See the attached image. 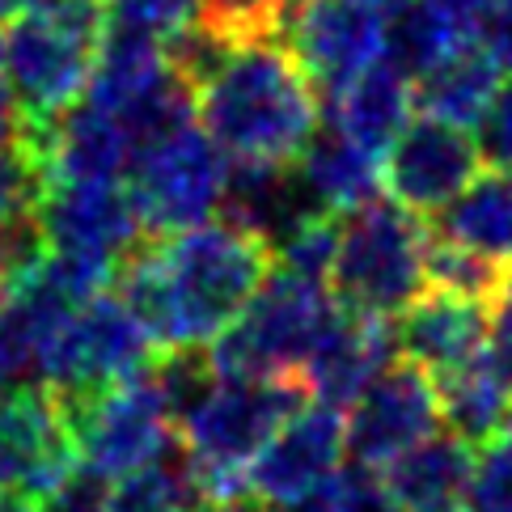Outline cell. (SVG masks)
Here are the masks:
<instances>
[{"mask_svg":"<svg viewBox=\"0 0 512 512\" xmlns=\"http://www.w3.org/2000/svg\"><path fill=\"white\" fill-rule=\"evenodd\" d=\"M474 144H479L483 166L512 170V81H500L496 98L487 102L483 119L474 123Z\"/></svg>","mask_w":512,"mask_h":512,"instance_id":"obj_33","label":"cell"},{"mask_svg":"<svg viewBox=\"0 0 512 512\" xmlns=\"http://www.w3.org/2000/svg\"><path fill=\"white\" fill-rule=\"evenodd\" d=\"M309 398L301 377L237 381L212 377L187 411L174 419L178 449L187 453L191 483L204 500H250L246 466L263 441Z\"/></svg>","mask_w":512,"mask_h":512,"instance_id":"obj_3","label":"cell"},{"mask_svg":"<svg viewBox=\"0 0 512 512\" xmlns=\"http://www.w3.org/2000/svg\"><path fill=\"white\" fill-rule=\"evenodd\" d=\"M369 5H377L381 13H386V17H390V13H394V9L402 5V0H369Z\"/></svg>","mask_w":512,"mask_h":512,"instance_id":"obj_42","label":"cell"},{"mask_svg":"<svg viewBox=\"0 0 512 512\" xmlns=\"http://www.w3.org/2000/svg\"><path fill=\"white\" fill-rule=\"evenodd\" d=\"M77 466L68 415L47 386L0 390V491L39 504Z\"/></svg>","mask_w":512,"mask_h":512,"instance_id":"obj_14","label":"cell"},{"mask_svg":"<svg viewBox=\"0 0 512 512\" xmlns=\"http://www.w3.org/2000/svg\"><path fill=\"white\" fill-rule=\"evenodd\" d=\"M504 301H508V305H512V280H508V292H504Z\"/></svg>","mask_w":512,"mask_h":512,"instance_id":"obj_43","label":"cell"},{"mask_svg":"<svg viewBox=\"0 0 512 512\" xmlns=\"http://www.w3.org/2000/svg\"><path fill=\"white\" fill-rule=\"evenodd\" d=\"M314 5V0H276V22H280V39H284V30L297 22V17Z\"/></svg>","mask_w":512,"mask_h":512,"instance_id":"obj_39","label":"cell"},{"mask_svg":"<svg viewBox=\"0 0 512 512\" xmlns=\"http://www.w3.org/2000/svg\"><path fill=\"white\" fill-rule=\"evenodd\" d=\"M483 170L474 132L445 119H407V127L381 153V187L398 208L432 221L445 204H453L462 187Z\"/></svg>","mask_w":512,"mask_h":512,"instance_id":"obj_12","label":"cell"},{"mask_svg":"<svg viewBox=\"0 0 512 512\" xmlns=\"http://www.w3.org/2000/svg\"><path fill=\"white\" fill-rule=\"evenodd\" d=\"M0 47H5V30H0Z\"/></svg>","mask_w":512,"mask_h":512,"instance_id":"obj_46","label":"cell"},{"mask_svg":"<svg viewBox=\"0 0 512 512\" xmlns=\"http://www.w3.org/2000/svg\"><path fill=\"white\" fill-rule=\"evenodd\" d=\"M195 512H254L250 500H204Z\"/></svg>","mask_w":512,"mask_h":512,"instance_id":"obj_40","label":"cell"},{"mask_svg":"<svg viewBox=\"0 0 512 512\" xmlns=\"http://www.w3.org/2000/svg\"><path fill=\"white\" fill-rule=\"evenodd\" d=\"M504 428H508V432H512V415H508V424H504Z\"/></svg>","mask_w":512,"mask_h":512,"instance_id":"obj_47","label":"cell"},{"mask_svg":"<svg viewBox=\"0 0 512 512\" xmlns=\"http://www.w3.org/2000/svg\"><path fill=\"white\" fill-rule=\"evenodd\" d=\"M60 407L68 415L77 462L106 474L111 483L153 466L174 445V419L161 402L149 369L81 402H60Z\"/></svg>","mask_w":512,"mask_h":512,"instance_id":"obj_9","label":"cell"},{"mask_svg":"<svg viewBox=\"0 0 512 512\" xmlns=\"http://www.w3.org/2000/svg\"><path fill=\"white\" fill-rule=\"evenodd\" d=\"M195 22L212 26L233 43L246 39H280L276 0H195Z\"/></svg>","mask_w":512,"mask_h":512,"instance_id":"obj_30","label":"cell"},{"mask_svg":"<svg viewBox=\"0 0 512 512\" xmlns=\"http://www.w3.org/2000/svg\"><path fill=\"white\" fill-rule=\"evenodd\" d=\"M347 457V428L343 411L326 407L318 398H305L284 424L263 441V449L246 466L250 500L263 504H292L322 487Z\"/></svg>","mask_w":512,"mask_h":512,"instance_id":"obj_13","label":"cell"},{"mask_svg":"<svg viewBox=\"0 0 512 512\" xmlns=\"http://www.w3.org/2000/svg\"><path fill=\"white\" fill-rule=\"evenodd\" d=\"M470 43V30L441 5V0H402L386 17V47L381 60L394 64L402 77H424L457 47Z\"/></svg>","mask_w":512,"mask_h":512,"instance_id":"obj_24","label":"cell"},{"mask_svg":"<svg viewBox=\"0 0 512 512\" xmlns=\"http://www.w3.org/2000/svg\"><path fill=\"white\" fill-rule=\"evenodd\" d=\"M424 271H428V284L432 288H445V292H457L466 301H479L487 309H496L508 292V280L512 271L508 267H496L470 254L462 246H449L441 237L428 233V250H424Z\"/></svg>","mask_w":512,"mask_h":512,"instance_id":"obj_27","label":"cell"},{"mask_svg":"<svg viewBox=\"0 0 512 512\" xmlns=\"http://www.w3.org/2000/svg\"><path fill=\"white\" fill-rule=\"evenodd\" d=\"M106 30L136 34L166 47L195 22V0H102Z\"/></svg>","mask_w":512,"mask_h":512,"instance_id":"obj_28","label":"cell"},{"mask_svg":"<svg viewBox=\"0 0 512 512\" xmlns=\"http://www.w3.org/2000/svg\"><path fill=\"white\" fill-rule=\"evenodd\" d=\"M436 402H441L445 432H453L457 441H466L470 449H479L491 436H500L512 415V394L483 364V356H474L462 369L436 377Z\"/></svg>","mask_w":512,"mask_h":512,"instance_id":"obj_25","label":"cell"},{"mask_svg":"<svg viewBox=\"0 0 512 512\" xmlns=\"http://www.w3.org/2000/svg\"><path fill=\"white\" fill-rule=\"evenodd\" d=\"M347 457L356 466L386 470L398 453L424 441L441 428V402H436V377L419 364L394 356L360 398L343 411Z\"/></svg>","mask_w":512,"mask_h":512,"instance_id":"obj_11","label":"cell"},{"mask_svg":"<svg viewBox=\"0 0 512 512\" xmlns=\"http://www.w3.org/2000/svg\"><path fill=\"white\" fill-rule=\"evenodd\" d=\"M462 512H512V432L508 428L474 449Z\"/></svg>","mask_w":512,"mask_h":512,"instance_id":"obj_29","label":"cell"},{"mask_svg":"<svg viewBox=\"0 0 512 512\" xmlns=\"http://www.w3.org/2000/svg\"><path fill=\"white\" fill-rule=\"evenodd\" d=\"M415 89V111L428 119H445L474 132V123L483 119L487 102L500 89V72L474 43L457 47L453 56H445L436 68H428L424 77L411 81Z\"/></svg>","mask_w":512,"mask_h":512,"instance_id":"obj_23","label":"cell"},{"mask_svg":"<svg viewBox=\"0 0 512 512\" xmlns=\"http://www.w3.org/2000/svg\"><path fill=\"white\" fill-rule=\"evenodd\" d=\"M26 144L39 157L43 178L123 182V170L132 161V140H127L119 119L85 98L64 106L56 119L34 127V132L26 127Z\"/></svg>","mask_w":512,"mask_h":512,"instance_id":"obj_18","label":"cell"},{"mask_svg":"<svg viewBox=\"0 0 512 512\" xmlns=\"http://www.w3.org/2000/svg\"><path fill=\"white\" fill-rule=\"evenodd\" d=\"M106 491H111V479H106V474H98V470H89L85 462H77V466H72L64 479L39 500V508H43V512H102Z\"/></svg>","mask_w":512,"mask_h":512,"instance_id":"obj_34","label":"cell"},{"mask_svg":"<svg viewBox=\"0 0 512 512\" xmlns=\"http://www.w3.org/2000/svg\"><path fill=\"white\" fill-rule=\"evenodd\" d=\"M271 512H284V508H271Z\"/></svg>","mask_w":512,"mask_h":512,"instance_id":"obj_48","label":"cell"},{"mask_svg":"<svg viewBox=\"0 0 512 512\" xmlns=\"http://www.w3.org/2000/svg\"><path fill=\"white\" fill-rule=\"evenodd\" d=\"M161 347L119 292L102 288L56 322L39 356V386L60 402H81L106 386L140 377Z\"/></svg>","mask_w":512,"mask_h":512,"instance_id":"obj_7","label":"cell"},{"mask_svg":"<svg viewBox=\"0 0 512 512\" xmlns=\"http://www.w3.org/2000/svg\"><path fill=\"white\" fill-rule=\"evenodd\" d=\"M199 127L229 161L292 166L322 123V94L284 39L233 43L191 94Z\"/></svg>","mask_w":512,"mask_h":512,"instance_id":"obj_2","label":"cell"},{"mask_svg":"<svg viewBox=\"0 0 512 512\" xmlns=\"http://www.w3.org/2000/svg\"><path fill=\"white\" fill-rule=\"evenodd\" d=\"M102 30V0H39L26 13L9 17L0 72L30 132L85 94Z\"/></svg>","mask_w":512,"mask_h":512,"instance_id":"obj_4","label":"cell"},{"mask_svg":"<svg viewBox=\"0 0 512 512\" xmlns=\"http://www.w3.org/2000/svg\"><path fill=\"white\" fill-rule=\"evenodd\" d=\"M470 43L496 64L500 77H512V0H487Z\"/></svg>","mask_w":512,"mask_h":512,"instance_id":"obj_35","label":"cell"},{"mask_svg":"<svg viewBox=\"0 0 512 512\" xmlns=\"http://www.w3.org/2000/svg\"><path fill=\"white\" fill-rule=\"evenodd\" d=\"M199 504V491L191 483L187 453L174 445L157 457L153 466H144L136 474H123L106 491L102 512H191Z\"/></svg>","mask_w":512,"mask_h":512,"instance_id":"obj_26","label":"cell"},{"mask_svg":"<svg viewBox=\"0 0 512 512\" xmlns=\"http://www.w3.org/2000/svg\"><path fill=\"white\" fill-rule=\"evenodd\" d=\"M26 512H43V508H39V504H34V508H26Z\"/></svg>","mask_w":512,"mask_h":512,"instance_id":"obj_45","label":"cell"},{"mask_svg":"<svg viewBox=\"0 0 512 512\" xmlns=\"http://www.w3.org/2000/svg\"><path fill=\"white\" fill-rule=\"evenodd\" d=\"M411 115H415L411 77H402L386 60H373L347 85H339L335 94L322 98V123L377 157L390 149V140L407 127Z\"/></svg>","mask_w":512,"mask_h":512,"instance_id":"obj_19","label":"cell"},{"mask_svg":"<svg viewBox=\"0 0 512 512\" xmlns=\"http://www.w3.org/2000/svg\"><path fill=\"white\" fill-rule=\"evenodd\" d=\"M326 487H331L335 512H402V504L394 500L386 479L369 466L352 462L347 470H335L331 479H326Z\"/></svg>","mask_w":512,"mask_h":512,"instance_id":"obj_32","label":"cell"},{"mask_svg":"<svg viewBox=\"0 0 512 512\" xmlns=\"http://www.w3.org/2000/svg\"><path fill=\"white\" fill-rule=\"evenodd\" d=\"M491 331V309L479 301H466L445 288H424L411 305H402L390 318L394 352L402 360L419 364L432 377H445L462 369L483 352Z\"/></svg>","mask_w":512,"mask_h":512,"instance_id":"obj_16","label":"cell"},{"mask_svg":"<svg viewBox=\"0 0 512 512\" xmlns=\"http://www.w3.org/2000/svg\"><path fill=\"white\" fill-rule=\"evenodd\" d=\"M424 250L428 225L415 212L398 208L394 199L373 195L369 204L339 221V246L326 284L335 301L356 314L394 318L428 288Z\"/></svg>","mask_w":512,"mask_h":512,"instance_id":"obj_6","label":"cell"},{"mask_svg":"<svg viewBox=\"0 0 512 512\" xmlns=\"http://www.w3.org/2000/svg\"><path fill=\"white\" fill-rule=\"evenodd\" d=\"M292 174H297L309 204L326 216H347L381 195V157L326 123H318L301 157L292 161Z\"/></svg>","mask_w":512,"mask_h":512,"instance_id":"obj_20","label":"cell"},{"mask_svg":"<svg viewBox=\"0 0 512 512\" xmlns=\"http://www.w3.org/2000/svg\"><path fill=\"white\" fill-rule=\"evenodd\" d=\"M34 216H39L47 250L102 263L111 271H119V263L144 242L140 212L123 182L43 178Z\"/></svg>","mask_w":512,"mask_h":512,"instance_id":"obj_10","label":"cell"},{"mask_svg":"<svg viewBox=\"0 0 512 512\" xmlns=\"http://www.w3.org/2000/svg\"><path fill=\"white\" fill-rule=\"evenodd\" d=\"M424 225L441 242L512 271V170H479L462 195Z\"/></svg>","mask_w":512,"mask_h":512,"instance_id":"obj_21","label":"cell"},{"mask_svg":"<svg viewBox=\"0 0 512 512\" xmlns=\"http://www.w3.org/2000/svg\"><path fill=\"white\" fill-rule=\"evenodd\" d=\"M483 364L491 373H496V381L512 394V305L500 301L496 309H491V331H487V343H483Z\"/></svg>","mask_w":512,"mask_h":512,"instance_id":"obj_36","label":"cell"},{"mask_svg":"<svg viewBox=\"0 0 512 512\" xmlns=\"http://www.w3.org/2000/svg\"><path fill=\"white\" fill-rule=\"evenodd\" d=\"M335 309L339 301L331 284L271 267V276L242 305V314L208 343L212 373L237 381L301 377V364L314 352Z\"/></svg>","mask_w":512,"mask_h":512,"instance_id":"obj_5","label":"cell"},{"mask_svg":"<svg viewBox=\"0 0 512 512\" xmlns=\"http://www.w3.org/2000/svg\"><path fill=\"white\" fill-rule=\"evenodd\" d=\"M30 5H39V0H0V17H17V13H26Z\"/></svg>","mask_w":512,"mask_h":512,"instance_id":"obj_41","label":"cell"},{"mask_svg":"<svg viewBox=\"0 0 512 512\" xmlns=\"http://www.w3.org/2000/svg\"><path fill=\"white\" fill-rule=\"evenodd\" d=\"M39 195H43V166L30 153V144L0 153V225L34 212Z\"/></svg>","mask_w":512,"mask_h":512,"instance_id":"obj_31","label":"cell"},{"mask_svg":"<svg viewBox=\"0 0 512 512\" xmlns=\"http://www.w3.org/2000/svg\"><path fill=\"white\" fill-rule=\"evenodd\" d=\"M288 51L305 68V77L318 85V94H335L381 60L386 47V13L369 0H314L297 22L284 30Z\"/></svg>","mask_w":512,"mask_h":512,"instance_id":"obj_15","label":"cell"},{"mask_svg":"<svg viewBox=\"0 0 512 512\" xmlns=\"http://www.w3.org/2000/svg\"><path fill=\"white\" fill-rule=\"evenodd\" d=\"M17 144H26V119H22V111H17L9 85L0 81V153L17 149Z\"/></svg>","mask_w":512,"mask_h":512,"instance_id":"obj_37","label":"cell"},{"mask_svg":"<svg viewBox=\"0 0 512 512\" xmlns=\"http://www.w3.org/2000/svg\"><path fill=\"white\" fill-rule=\"evenodd\" d=\"M271 276L259 233L212 216L178 233H149L115 271V292L161 352L208 347Z\"/></svg>","mask_w":512,"mask_h":512,"instance_id":"obj_1","label":"cell"},{"mask_svg":"<svg viewBox=\"0 0 512 512\" xmlns=\"http://www.w3.org/2000/svg\"><path fill=\"white\" fill-rule=\"evenodd\" d=\"M229 157L199 119H182L170 132L132 149L123 187L140 212L144 233H178L221 216Z\"/></svg>","mask_w":512,"mask_h":512,"instance_id":"obj_8","label":"cell"},{"mask_svg":"<svg viewBox=\"0 0 512 512\" xmlns=\"http://www.w3.org/2000/svg\"><path fill=\"white\" fill-rule=\"evenodd\" d=\"M441 5L457 17V22H462L470 34H474V22H479V13H483V5L487 0H441Z\"/></svg>","mask_w":512,"mask_h":512,"instance_id":"obj_38","label":"cell"},{"mask_svg":"<svg viewBox=\"0 0 512 512\" xmlns=\"http://www.w3.org/2000/svg\"><path fill=\"white\" fill-rule=\"evenodd\" d=\"M470 466H474V449L457 441L453 432L436 428L407 453H398L381 479L394 491L402 512H462Z\"/></svg>","mask_w":512,"mask_h":512,"instance_id":"obj_22","label":"cell"},{"mask_svg":"<svg viewBox=\"0 0 512 512\" xmlns=\"http://www.w3.org/2000/svg\"><path fill=\"white\" fill-rule=\"evenodd\" d=\"M0 314H5V292H0Z\"/></svg>","mask_w":512,"mask_h":512,"instance_id":"obj_44","label":"cell"},{"mask_svg":"<svg viewBox=\"0 0 512 512\" xmlns=\"http://www.w3.org/2000/svg\"><path fill=\"white\" fill-rule=\"evenodd\" d=\"M394 335L390 318L356 314V309L339 305L335 318L326 322V331L318 335L314 352L301 364V386L309 398L326 402V407L347 411L360 398V390L394 360Z\"/></svg>","mask_w":512,"mask_h":512,"instance_id":"obj_17","label":"cell"}]
</instances>
